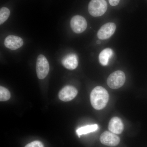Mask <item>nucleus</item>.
<instances>
[{
  "label": "nucleus",
  "mask_w": 147,
  "mask_h": 147,
  "mask_svg": "<svg viewBox=\"0 0 147 147\" xmlns=\"http://www.w3.org/2000/svg\"><path fill=\"white\" fill-rule=\"evenodd\" d=\"M78 94V91L72 86H66L59 94V97L60 100L63 101H70L74 99Z\"/></svg>",
  "instance_id": "nucleus-8"
},
{
  "label": "nucleus",
  "mask_w": 147,
  "mask_h": 147,
  "mask_svg": "<svg viewBox=\"0 0 147 147\" xmlns=\"http://www.w3.org/2000/svg\"><path fill=\"white\" fill-rule=\"evenodd\" d=\"M70 26L74 32L77 34L82 33L87 28V22L83 16L76 15L71 18Z\"/></svg>",
  "instance_id": "nucleus-5"
},
{
  "label": "nucleus",
  "mask_w": 147,
  "mask_h": 147,
  "mask_svg": "<svg viewBox=\"0 0 147 147\" xmlns=\"http://www.w3.org/2000/svg\"><path fill=\"white\" fill-rule=\"evenodd\" d=\"M10 14V10L6 7H3L0 9V24L2 25L9 18Z\"/></svg>",
  "instance_id": "nucleus-14"
},
{
  "label": "nucleus",
  "mask_w": 147,
  "mask_h": 147,
  "mask_svg": "<svg viewBox=\"0 0 147 147\" xmlns=\"http://www.w3.org/2000/svg\"><path fill=\"white\" fill-rule=\"evenodd\" d=\"M113 55V51L111 48H105L102 50L99 55L100 63L103 66L108 65L109 59Z\"/></svg>",
  "instance_id": "nucleus-12"
},
{
  "label": "nucleus",
  "mask_w": 147,
  "mask_h": 147,
  "mask_svg": "<svg viewBox=\"0 0 147 147\" xmlns=\"http://www.w3.org/2000/svg\"><path fill=\"white\" fill-rule=\"evenodd\" d=\"M107 7L105 0H91L89 3L88 11L91 16L98 17L105 13Z\"/></svg>",
  "instance_id": "nucleus-2"
},
{
  "label": "nucleus",
  "mask_w": 147,
  "mask_h": 147,
  "mask_svg": "<svg viewBox=\"0 0 147 147\" xmlns=\"http://www.w3.org/2000/svg\"><path fill=\"white\" fill-rule=\"evenodd\" d=\"M25 147H44V146L41 142L36 141L28 144Z\"/></svg>",
  "instance_id": "nucleus-16"
},
{
  "label": "nucleus",
  "mask_w": 147,
  "mask_h": 147,
  "mask_svg": "<svg viewBox=\"0 0 147 147\" xmlns=\"http://www.w3.org/2000/svg\"><path fill=\"white\" fill-rule=\"evenodd\" d=\"M109 130L115 134H120L123 131V124L121 119L115 117L111 119L108 125Z\"/></svg>",
  "instance_id": "nucleus-11"
},
{
  "label": "nucleus",
  "mask_w": 147,
  "mask_h": 147,
  "mask_svg": "<svg viewBox=\"0 0 147 147\" xmlns=\"http://www.w3.org/2000/svg\"><path fill=\"white\" fill-rule=\"evenodd\" d=\"M120 0H109V3L110 5L115 6L118 5L119 3Z\"/></svg>",
  "instance_id": "nucleus-17"
},
{
  "label": "nucleus",
  "mask_w": 147,
  "mask_h": 147,
  "mask_svg": "<svg viewBox=\"0 0 147 147\" xmlns=\"http://www.w3.org/2000/svg\"><path fill=\"white\" fill-rule=\"evenodd\" d=\"M125 81V76L123 71L118 70L110 74L107 79V84L113 89H117L122 86Z\"/></svg>",
  "instance_id": "nucleus-3"
},
{
  "label": "nucleus",
  "mask_w": 147,
  "mask_h": 147,
  "mask_svg": "<svg viewBox=\"0 0 147 147\" xmlns=\"http://www.w3.org/2000/svg\"><path fill=\"white\" fill-rule=\"evenodd\" d=\"M62 63L66 68L73 70L78 66V57L73 53L69 54L63 58Z\"/></svg>",
  "instance_id": "nucleus-10"
},
{
  "label": "nucleus",
  "mask_w": 147,
  "mask_h": 147,
  "mask_svg": "<svg viewBox=\"0 0 147 147\" xmlns=\"http://www.w3.org/2000/svg\"><path fill=\"white\" fill-rule=\"evenodd\" d=\"M23 40L20 37L9 35L7 37L4 41V45L7 48L11 50H16L23 46Z\"/></svg>",
  "instance_id": "nucleus-9"
},
{
  "label": "nucleus",
  "mask_w": 147,
  "mask_h": 147,
  "mask_svg": "<svg viewBox=\"0 0 147 147\" xmlns=\"http://www.w3.org/2000/svg\"><path fill=\"white\" fill-rule=\"evenodd\" d=\"M50 70L49 63L47 59L42 55H39L37 59L36 70L38 77L40 79L45 78Z\"/></svg>",
  "instance_id": "nucleus-4"
},
{
  "label": "nucleus",
  "mask_w": 147,
  "mask_h": 147,
  "mask_svg": "<svg viewBox=\"0 0 147 147\" xmlns=\"http://www.w3.org/2000/svg\"><path fill=\"white\" fill-rule=\"evenodd\" d=\"M98 125L97 124L88 125L82 127L76 130V133L79 137L83 134H86L90 132H94L97 130L98 129Z\"/></svg>",
  "instance_id": "nucleus-13"
},
{
  "label": "nucleus",
  "mask_w": 147,
  "mask_h": 147,
  "mask_svg": "<svg viewBox=\"0 0 147 147\" xmlns=\"http://www.w3.org/2000/svg\"><path fill=\"white\" fill-rule=\"evenodd\" d=\"M90 97L92 107L96 110H100L107 105L109 96L108 91L104 88L97 86L92 90Z\"/></svg>",
  "instance_id": "nucleus-1"
},
{
  "label": "nucleus",
  "mask_w": 147,
  "mask_h": 147,
  "mask_svg": "<svg viewBox=\"0 0 147 147\" xmlns=\"http://www.w3.org/2000/svg\"><path fill=\"white\" fill-rule=\"evenodd\" d=\"M97 42V43L98 44H100V40H98L97 41V42Z\"/></svg>",
  "instance_id": "nucleus-18"
},
{
  "label": "nucleus",
  "mask_w": 147,
  "mask_h": 147,
  "mask_svg": "<svg viewBox=\"0 0 147 147\" xmlns=\"http://www.w3.org/2000/svg\"><path fill=\"white\" fill-rule=\"evenodd\" d=\"M10 92L4 87H0V100L1 101H7L10 98Z\"/></svg>",
  "instance_id": "nucleus-15"
},
{
  "label": "nucleus",
  "mask_w": 147,
  "mask_h": 147,
  "mask_svg": "<svg viewBox=\"0 0 147 147\" xmlns=\"http://www.w3.org/2000/svg\"><path fill=\"white\" fill-rule=\"evenodd\" d=\"M100 140L103 144L109 146H115L118 145L120 139L118 136L111 131H105L101 134Z\"/></svg>",
  "instance_id": "nucleus-6"
},
{
  "label": "nucleus",
  "mask_w": 147,
  "mask_h": 147,
  "mask_svg": "<svg viewBox=\"0 0 147 147\" xmlns=\"http://www.w3.org/2000/svg\"><path fill=\"white\" fill-rule=\"evenodd\" d=\"M116 29L115 24L108 23L103 25L97 33V37L100 40H106L110 38L114 34Z\"/></svg>",
  "instance_id": "nucleus-7"
}]
</instances>
